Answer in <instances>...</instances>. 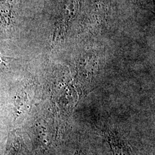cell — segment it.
<instances>
[{"label":"cell","mask_w":155,"mask_h":155,"mask_svg":"<svg viewBox=\"0 0 155 155\" xmlns=\"http://www.w3.org/2000/svg\"><path fill=\"white\" fill-rule=\"evenodd\" d=\"M106 139L110 145L113 155H132L129 147L126 143L110 130L105 132Z\"/></svg>","instance_id":"cell-1"},{"label":"cell","mask_w":155,"mask_h":155,"mask_svg":"<svg viewBox=\"0 0 155 155\" xmlns=\"http://www.w3.org/2000/svg\"><path fill=\"white\" fill-rule=\"evenodd\" d=\"M74 155H83V154L81 150H78L75 151Z\"/></svg>","instance_id":"cell-4"},{"label":"cell","mask_w":155,"mask_h":155,"mask_svg":"<svg viewBox=\"0 0 155 155\" xmlns=\"http://www.w3.org/2000/svg\"><path fill=\"white\" fill-rule=\"evenodd\" d=\"M9 61L6 60V58H4L0 53V72H3L7 68V64Z\"/></svg>","instance_id":"cell-3"},{"label":"cell","mask_w":155,"mask_h":155,"mask_svg":"<svg viewBox=\"0 0 155 155\" xmlns=\"http://www.w3.org/2000/svg\"><path fill=\"white\" fill-rule=\"evenodd\" d=\"M16 0H0V23L4 27H9L15 18Z\"/></svg>","instance_id":"cell-2"}]
</instances>
